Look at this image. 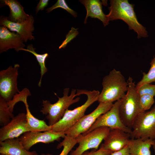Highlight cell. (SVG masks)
<instances>
[{
  "label": "cell",
  "instance_id": "8",
  "mask_svg": "<svg viewBox=\"0 0 155 155\" xmlns=\"http://www.w3.org/2000/svg\"><path fill=\"white\" fill-rule=\"evenodd\" d=\"M110 130L108 127H100L88 133L80 135L76 138L79 146L71 152L70 155H81L89 149L97 150Z\"/></svg>",
  "mask_w": 155,
  "mask_h": 155
},
{
  "label": "cell",
  "instance_id": "23",
  "mask_svg": "<svg viewBox=\"0 0 155 155\" xmlns=\"http://www.w3.org/2000/svg\"><path fill=\"white\" fill-rule=\"evenodd\" d=\"M14 117L9 110L7 102L0 97V125L3 126L8 124Z\"/></svg>",
  "mask_w": 155,
  "mask_h": 155
},
{
  "label": "cell",
  "instance_id": "12",
  "mask_svg": "<svg viewBox=\"0 0 155 155\" xmlns=\"http://www.w3.org/2000/svg\"><path fill=\"white\" fill-rule=\"evenodd\" d=\"M26 114L19 113L10 121L0 129V142L6 139L18 138L24 133L29 131L26 127Z\"/></svg>",
  "mask_w": 155,
  "mask_h": 155
},
{
  "label": "cell",
  "instance_id": "2",
  "mask_svg": "<svg viewBox=\"0 0 155 155\" xmlns=\"http://www.w3.org/2000/svg\"><path fill=\"white\" fill-rule=\"evenodd\" d=\"M102 88L98 101L100 102L113 103L122 99L128 90V84L119 71L115 69L103 78Z\"/></svg>",
  "mask_w": 155,
  "mask_h": 155
},
{
  "label": "cell",
  "instance_id": "3",
  "mask_svg": "<svg viewBox=\"0 0 155 155\" xmlns=\"http://www.w3.org/2000/svg\"><path fill=\"white\" fill-rule=\"evenodd\" d=\"M100 92L95 90L92 91L77 89L76 96L84 94L87 96L85 102L73 110L67 109L62 118L52 126V130L57 132L65 133L85 115L87 108L95 102L98 101Z\"/></svg>",
  "mask_w": 155,
  "mask_h": 155
},
{
  "label": "cell",
  "instance_id": "6",
  "mask_svg": "<svg viewBox=\"0 0 155 155\" xmlns=\"http://www.w3.org/2000/svg\"><path fill=\"white\" fill-rule=\"evenodd\" d=\"M131 130V138L155 140V104L149 110L139 114Z\"/></svg>",
  "mask_w": 155,
  "mask_h": 155
},
{
  "label": "cell",
  "instance_id": "33",
  "mask_svg": "<svg viewBox=\"0 0 155 155\" xmlns=\"http://www.w3.org/2000/svg\"><path fill=\"white\" fill-rule=\"evenodd\" d=\"M0 155H5V154H0Z\"/></svg>",
  "mask_w": 155,
  "mask_h": 155
},
{
  "label": "cell",
  "instance_id": "28",
  "mask_svg": "<svg viewBox=\"0 0 155 155\" xmlns=\"http://www.w3.org/2000/svg\"><path fill=\"white\" fill-rule=\"evenodd\" d=\"M78 30V28L75 29L73 27L71 28V30L66 35L65 39L59 47V49L65 48L67 44L76 37L79 33Z\"/></svg>",
  "mask_w": 155,
  "mask_h": 155
},
{
  "label": "cell",
  "instance_id": "17",
  "mask_svg": "<svg viewBox=\"0 0 155 155\" xmlns=\"http://www.w3.org/2000/svg\"><path fill=\"white\" fill-rule=\"evenodd\" d=\"M0 153L6 155H35L37 153L26 150L19 138H17L0 142Z\"/></svg>",
  "mask_w": 155,
  "mask_h": 155
},
{
  "label": "cell",
  "instance_id": "20",
  "mask_svg": "<svg viewBox=\"0 0 155 155\" xmlns=\"http://www.w3.org/2000/svg\"><path fill=\"white\" fill-rule=\"evenodd\" d=\"M155 140L131 138L128 145L131 155H152L150 148Z\"/></svg>",
  "mask_w": 155,
  "mask_h": 155
},
{
  "label": "cell",
  "instance_id": "31",
  "mask_svg": "<svg viewBox=\"0 0 155 155\" xmlns=\"http://www.w3.org/2000/svg\"><path fill=\"white\" fill-rule=\"evenodd\" d=\"M111 155H131L129 152L128 145L121 150L113 152Z\"/></svg>",
  "mask_w": 155,
  "mask_h": 155
},
{
  "label": "cell",
  "instance_id": "5",
  "mask_svg": "<svg viewBox=\"0 0 155 155\" xmlns=\"http://www.w3.org/2000/svg\"><path fill=\"white\" fill-rule=\"evenodd\" d=\"M69 89H64L63 96L61 97L58 96V100L54 104H51L48 100H42V106L40 112L43 115H47L46 117L48 121L49 125L52 126L61 120L69 107L71 104L80 101V98L76 96V90L72 89L71 94L69 95Z\"/></svg>",
  "mask_w": 155,
  "mask_h": 155
},
{
  "label": "cell",
  "instance_id": "9",
  "mask_svg": "<svg viewBox=\"0 0 155 155\" xmlns=\"http://www.w3.org/2000/svg\"><path fill=\"white\" fill-rule=\"evenodd\" d=\"M20 65L15 64L13 67L9 66L0 71V97L7 102L13 99L19 93L17 87L18 69Z\"/></svg>",
  "mask_w": 155,
  "mask_h": 155
},
{
  "label": "cell",
  "instance_id": "24",
  "mask_svg": "<svg viewBox=\"0 0 155 155\" xmlns=\"http://www.w3.org/2000/svg\"><path fill=\"white\" fill-rule=\"evenodd\" d=\"M64 140L57 147V149H59L62 146L63 149L61 153L59 155H67L72 148L77 143L76 138H73L65 135ZM41 155H52L49 154H42Z\"/></svg>",
  "mask_w": 155,
  "mask_h": 155
},
{
  "label": "cell",
  "instance_id": "26",
  "mask_svg": "<svg viewBox=\"0 0 155 155\" xmlns=\"http://www.w3.org/2000/svg\"><path fill=\"white\" fill-rule=\"evenodd\" d=\"M58 8H61L66 10L75 18L77 16V12L69 7L65 0H57L55 4L47 9L46 11L47 13H49L53 10Z\"/></svg>",
  "mask_w": 155,
  "mask_h": 155
},
{
  "label": "cell",
  "instance_id": "11",
  "mask_svg": "<svg viewBox=\"0 0 155 155\" xmlns=\"http://www.w3.org/2000/svg\"><path fill=\"white\" fill-rule=\"evenodd\" d=\"M64 133L57 132L52 130L44 131H28L24 133L19 138L24 147L27 150L34 145L39 143L49 144L55 141H59L64 138Z\"/></svg>",
  "mask_w": 155,
  "mask_h": 155
},
{
  "label": "cell",
  "instance_id": "34",
  "mask_svg": "<svg viewBox=\"0 0 155 155\" xmlns=\"http://www.w3.org/2000/svg\"><path fill=\"white\" fill-rule=\"evenodd\" d=\"M35 155H38L37 153Z\"/></svg>",
  "mask_w": 155,
  "mask_h": 155
},
{
  "label": "cell",
  "instance_id": "27",
  "mask_svg": "<svg viewBox=\"0 0 155 155\" xmlns=\"http://www.w3.org/2000/svg\"><path fill=\"white\" fill-rule=\"evenodd\" d=\"M136 90L139 96L149 94L154 97L155 96V84H145Z\"/></svg>",
  "mask_w": 155,
  "mask_h": 155
},
{
  "label": "cell",
  "instance_id": "32",
  "mask_svg": "<svg viewBox=\"0 0 155 155\" xmlns=\"http://www.w3.org/2000/svg\"><path fill=\"white\" fill-rule=\"evenodd\" d=\"M152 147L155 153V143L152 145Z\"/></svg>",
  "mask_w": 155,
  "mask_h": 155
},
{
  "label": "cell",
  "instance_id": "1",
  "mask_svg": "<svg viewBox=\"0 0 155 155\" xmlns=\"http://www.w3.org/2000/svg\"><path fill=\"white\" fill-rule=\"evenodd\" d=\"M106 15L109 21L121 20L128 25L129 30L137 34L138 38H146L148 35L146 28L138 21L134 9V5L127 0H111Z\"/></svg>",
  "mask_w": 155,
  "mask_h": 155
},
{
  "label": "cell",
  "instance_id": "21",
  "mask_svg": "<svg viewBox=\"0 0 155 155\" xmlns=\"http://www.w3.org/2000/svg\"><path fill=\"white\" fill-rule=\"evenodd\" d=\"M35 48H34L32 44H28L26 49L24 48L20 49V51L22 50L28 52L32 53L36 57L40 66L41 76L39 81L38 84L39 87L41 86V80L43 75L48 71V69L45 65V61L48 57L49 55L48 53L40 54L37 53L35 51Z\"/></svg>",
  "mask_w": 155,
  "mask_h": 155
},
{
  "label": "cell",
  "instance_id": "30",
  "mask_svg": "<svg viewBox=\"0 0 155 155\" xmlns=\"http://www.w3.org/2000/svg\"><path fill=\"white\" fill-rule=\"evenodd\" d=\"M49 0H40L36 8L35 11L36 13L40 11L43 10L46 7L48 4Z\"/></svg>",
  "mask_w": 155,
  "mask_h": 155
},
{
  "label": "cell",
  "instance_id": "14",
  "mask_svg": "<svg viewBox=\"0 0 155 155\" xmlns=\"http://www.w3.org/2000/svg\"><path fill=\"white\" fill-rule=\"evenodd\" d=\"M34 18L31 15L27 20L22 23L12 22L8 19L7 17L1 16L0 17V25L12 32H16L20 35L23 41L26 42L28 40H31L35 39L32 35L34 29Z\"/></svg>",
  "mask_w": 155,
  "mask_h": 155
},
{
  "label": "cell",
  "instance_id": "4",
  "mask_svg": "<svg viewBox=\"0 0 155 155\" xmlns=\"http://www.w3.org/2000/svg\"><path fill=\"white\" fill-rule=\"evenodd\" d=\"M127 82L128 90L125 96L120 100L119 111L123 123L131 129L135 120L142 111L139 103L140 96L136 90L135 82L130 76Z\"/></svg>",
  "mask_w": 155,
  "mask_h": 155
},
{
  "label": "cell",
  "instance_id": "25",
  "mask_svg": "<svg viewBox=\"0 0 155 155\" xmlns=\"http://www.w3.org/2000/svg\"><path fill=\"white\" fill-rule=\"evenodd\" d=\"M154 97L149 94L140 96L139 103L142 112L147 111L151 108L155 102Z\"/></svg>",
  "mask_w": 155,
  "mask_h": 155
},
{
  "label": "cell",
  "instance_id": "15",
  "mask_svg": "<svg viewBox=\"0 0 155 155\" xmlns=\"http://www.w3.org/2000/svg\"><path fill=\"white\" fill-rule=\"evenodd\" d=\"M130 134L118 129H110L100 147L111 153L119 151L127 146Z\"/></svg>",
  "mask_w": 155,
  "mask_h": 155
},
{
  "label": "cell",
  "instance_id": "16",
  "mask_svg": "<svg viewBox=\"0 0 155 155\" xmlns=\"http://www.w3.org/2000/svg\"><path fill=\"white\" fill-rule=\"evenodd\" d=\"M21 37L18 34L11 32L6 27H0V53L6 52L10 49H14L17 51L25 47Z\"/></svg>",
  "mask_w": 155,
  "mask_h": 155
},
{
  "label": "cell",
  "instance_id": "10",
  "mask_svg": "<svg viewBox=\"0 0 155 155\" xmlns=\"http://www.w3.org/2000/svg\"><path fill=\"white\" fill-rule=\"evenodd\" d=\"M120 100L116 101L109 111L100 116L88 131L82 134L88 133L100 127H108L111 129H121L130 134L131 129L123 123L119 115V108Z\"/></svg>",
  "mask_w": 155,
  "mask_h": 155
},
{
  "label": "cell",
  "instance_id": "22",
  "mask_svg": "<svg viewBox=\"0 0 155 155\" xmlns=\"http://www.w3.org/2000/svg\"><path fill=\"white\" fill-rule=\"evenodd\" d=\"M150 67L147 73H142V79L136 85V90L143 85L155 82V57L154 56L150 63Z\"/></svg>",
  "mask_w": 155,
  "mask_h": 155
},
{
  "label": "cell",
  "instance_id": "19",
  "mask_svg": "<svg viewBox=\"0 0 155 155\" xmlns=\"http://www.w3.org/2000/svg\"><path fill=\"white\" fill-rule=\"evenodd\" d=\"M3 6H8L10 9V14L8 19L12 22L22 23L27 20L30 15L26 14L24 7L20 3L16 0H2L0 1Z\"/></svg>",
  "mask_w": 155,
  "mask_h": 155
},
{
  "label": "cell",
  "instance_id": "18",
  "mask_svg": "<svg viewBox=\"0 0 155 155\" xmlns=\"http://www.w3.org/2000/svg\"><path fill=\"white\" fill-rule=\"evenodd\" d=\"M81 3L83 4L86 9L87 13L84 21L86 24L88 17L96 18L101 20L104 26L108 25L109 21L106 15L102 10V3L98 0H81Z\"/></svg>",
  "mask_w": 155,
  "mask_h": 155
},
{
  "label": "cell",
  "instance_id": "7",
  "mask_svg": "<svg viewBox=\"0 0 155 155\" xmlns=\"http://www.w3.org/2000/svg\"><path fill=\"white\" fill-rule=\"evenodd\" d=\"M113 103L100 102L96 108L92 112L85 115L74 125L65 132V135L75 138L86 132L97 118L109 111L112 106Z\"/></svg>",
  "mask_w": 155,
  "mask_h": 155
},
{
  "label": "cell",
  "instance_id": "29",
  "mask_svg": "<svg viewBox=\"0 0 155 155\" xmlns=\"http://www.w3.org/2000/svg\"><path fill=\"white\" fill-rule=\"evenodd\" d=\"M112 153L100 147L97 150H93L90 152L86 151L81 155H111Z\"/></svg>",
  "mask_w": 155,
  "mask_h": 155
},
{
  "label": "cell",
  "instance_id": "13",
  "mask_svg": "<svg viewBox=\"0 0 155 155\" xmlns=\"http://www.w3.org/2000/svg\"><path fill=\"white\" fill-rule=\"evenodd\" d=\"M31 95L28 90L24 89L17 95L16 97L17 102H22L25 105L27 129L29 131L33 132H44L51 130V126L47 125L44 120L36 118L32 114L27 102L28 97Z\"/></svg>",
  "mask_w": 155,
  "mask_h": 155
}]
</instances>
